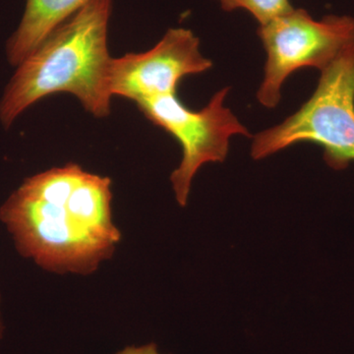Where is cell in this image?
<instances>
[{"mask_svg": "<svg viewBox=\"0 0 354 354\" xmlns=\"http://www.w3.org/2000/svg\"><path fill=\"white\" fill-rule=\"evenodd\" d=\"M113 0H91L17 66L0 99L4 129L39 100L73 95L97 118L111 113L108 32Z\"/></svg>", "mask_w": 354, "mask_h": 354, "instance_id": "cell-2", "label": "cell"}, {"mask_svg": "<svg viewBox=\"0 0 354 354\" xmlns=\"http://www.w3.org/2000/svg\"><path fill=\"white\" fill-rule=\"evenodd\" d=\"M258 36L267 60L257 99L265 108L274 109L291 74L304 67L321 71L354 43V17L327 15L316 20L304 9L293 8L259 26Z\"/></svg>", "mask_w": 354, "mask_h": 354, "instance_id": "cell-4", "label": "cell"}, {"mask_svg": "<svg viewBox=\"0 0 354 354\" xmlns=\"http://www.w3.org/2000/svg\"><path fill=\"white\" fill-rule=\"evenodd\" d=\"M4 323L3 320H2L1 314H0V341H1L2 337H3L4 334Z\"/></svg>", "mask_w": 354, "mask_h": 354, "instance_id": "cell-10", "label": "cell"}, {"mask_svg": "<svg viewBox=\"0 0 354 354\" xmlns=\"http://www.w3.org/2000/svg\"><path fill=\"white\" fill-rule=\"evenodd\" d=\"M298 143L322 147L337 171L354 162V43L321 70L315 92L297 113L253 137L251 156L263 160Z\"/></svg>", "mask_w": 354, "mask_h": 354, "instance_id": "cell-3", "label": "cell"}, {"mask_svg": "<svg viewBox=\"0 0 354 354\" xmlns=\"http://www.w3.org/2000/svg\"><path fill=\"white\" fill-rule=\"evenodd\" d=\"M0 304H1V295H0Z\"/></svg>", "mask_w": 354, "mask_h": 354, "instance_id": "cell-11", "label": "cell"}, {"mask_svg": "<svg viewBox=\"0 0 354 354\" xmlns=\"http://www.w3.org/2000/svg\"><path fill=\"white\" fill-rule=\"evenodd\" d=\"M213 62L202 55L200 39L185 28H172L150 50L113 58L109 90L113 97L135 104L152 97L176 94L188 75L208 71Z\"/></svg>", "mask_w": 354, "mask_h": 354, "instance_id": "cell-6", "label": "cell"}, {"mask_svg": "<svg viewBox=\"0 0 354 354\" xmlns=\"http://www.w3.org/2000/svg\"><path fill=\"white\" fill-rule=\"evenodd\" d=\"M114 354H165L158 351L155 344H144V346H130L121 349Z\"/></svg>", "mask_w": 354, "mask_h": 354, "instance_id": "cell-9", "label": "cell"}, {"mask_svg": "<svg viewBox=\"0 0 354 354\" xmlns=\"http://www.w3.org/2000/svg\"><path fill=\"white\" fill-rule=\"evenodd\" d=\"M227 12L243 9L251 14L259 25H265L292 10L290 0H216Z\"/></svg>", "mask_w": 354, "mask_h": 354, "instance_id": "cell-8", "label": "cell"}, {"mask_svg": "<svg viewBox=\"0 0 354 354\" xmlns=\"http://www.w3.org/2000/svg\"><path fill=\"white\" fill-rule=\"evenodd\" d=\"M228 92L230 88H221L200 111L184 106L176 94L136 104L149 120L171 134L181 147L183 158L171 176L172 189L181 207L187 204L193 178L203 165L223 162L232 137L251 136L232 111L225 108Z\"/></svg>", "mask_w": 354, "mask_h": 354, "instance_id": "cell-5", "label": "cell"}, {"mask_svg": "<svg viewBox=\"0 0 354 354\" xmlns=\"http://www.w3.org/2000/svg\"><path fill=\"white\" fill-rule=\"evenodd\" d=\"M111 178L67 164L25 179L0 207L21 256L58 274H88L120 243Z\"/></svg>", "mask_w": 354, "mask_h": 354, "instance_id": "cell-1", "label": "cell"}, {"mask_svg": "<svg viewBox=\"0 0 354 354\" xmlns=\"http://www.w3.org/2000/svg\"><path fill=\"white\" fill-rule=\"evenodd\" d=\"M91 0H27L17 29L6 46L9 64L17 67L55 29Z\"/></svg>", "mask_w": 354, "mask_h": 354, "instance_id": "cell-7", "label": "cell"}]
</instances>
